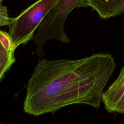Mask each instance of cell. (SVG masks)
<instances>
[{
	"instance_id": "obj_1",
	"label": "cell",
	"mask_w": 124,
	"mask_h": 124,
	"mask_svg": "<svg viewBox=\"0 0 124 124\" xmlns=\"http://www.w3.org/2000/svg\"><path fill=\"white\" fill-rule=\"evenodd\" d=\"M116 67L109 54L78 60H41L28 81L23 109L39 116L73 104L98 108Z\"/></svg>"
},
{
	"instance_id": "obj_2",
	"label": "cell",
	"mask_w": 124,
	"mask_h": 124,
	"mask_svg": "<svg viewBox=\"0 0 124 124\" xmlns=\"http://www.w3.org/2000/svg\"><path fill=\"white\" fill-rule=\"evenodd\" d=\"M86 0H58L49 10L37 28L32 40L36 46L37 55L41 57L43 46L50 39H56L62 43L70 42L67 36L64 25L70 13L76 7H86Z\"/></svg>"
},
{
	"instance_id": "obj_3",
	"label": "cell",
	"mask_w": 124,
	"mask_h": 124,
	"mask_svg": "<svg viewBox=\"0 0 124 124\" xmlns=\"http://www.w3.org/2000/svg\"><path fill=\"white\" fill-rule=\"evenodd\" d=\"M58 0H38L16 17L11 18L8 25V33L16 48L32 39L35 31Z\"/></svg>"
},
{
	"instance_id": "obj_4",
	"label": "cell",
	"mask_w": 124,
	"mask_h": 124,
	"mask_svg": "<svg viewBox=\"0 0 124 124\" xmlns=\"http://www.w3.org/2000/svg\"><path fill=\"white\" fill-rule=\"evenodd\" d=\"M102 102L108 112L124 114V66L117 78L104 91Z\"/></svg>"
},
{
	"instance_id": "obj_5",
	"label": "cell",
	"mask_w": 124,
	"mask_h": 124,
	"mask_svg": "<svg viewBox=\"0 0 124 124\" xmlns=\"http://www.w3.org/2000/svg\"><path fill=\"white\" fill-rule=\"evenodd\" d=\"M91 7L102 18L115 17L124 13V0H86V7Z\"/></svg>"
},
{
	"instance_id": "obj_6",
	"label": "cell",
	"mask_w": 124,
	"mask_h": 124,
	"mask_svg": "<svg viewBox=\"0 0 124 124\" xmlns=\"http://www.w3.org/2000/svg\"><path fill=\"white\" fill-rule=\"evenodd\" d=\"M15 61V51H7L0 43V81Z\"/></svg>"
},
{
	"instance_id": "obj_7",
	"label": "cell",
	"mask_w": 124,
	"mask_h": 124,
	"mask_svg": "<svg viewBox=\"0 0 124 124\" xmlns=\"http://www.w3.org/2000/svg\"><path fill=\"white\" fill-rule=\"evenodd\" d=\"M0 43L8 52L15 51V47L12 39L8 32L0 30Z\"/></svg>"
},
{
	"instance_id": "obj_8",
	"label": "cell",
	"mask_w": 124,
	"mask_h": 124,
	"mask_svg": "<svg viewBox=\"0 0 124 124\" xmlns=\"http://www.w3.org/2000/svg\"><path fill=\"white\" fill-rule=\"evenodd\" d=\"M2 1L3 0H0V27L8 25L11 19L9 17L7 7L2 3Z\"/></svg>"
}]
</instances>
